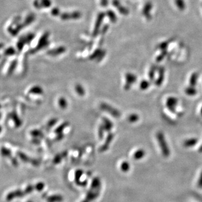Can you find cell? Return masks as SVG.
Returning a JSON list of instances; mask_svg holds the SVG:
<instances>
[{"label": "cell", "mask_w": 202, "mask_h": 202, "mask_svg": "<svg viewBox=\"0 0 202 202\" xmlns=\"http://www.w3.org/2000/svg\"><path fill=\"white\" fill-rule=\"evenodd\" d=\"M156 138L163 156L165 157H168L170 154V151L168 146L167 143L166 141L164 134L162 132L159 131L156 134Z\"/></svg>", "instance_id": "6da1fadb"}, {"label": "cell", "mask_w": 202, "mask_h": 202, "mask_svg": "<svg viewBox=\"0 0 202 202\" xmlns=\"http://www.w3.org/2000/svg\"><path fill=\"white\" fill-rule=\"evenodd\" d=\"M178 103V100L174 97H168L167 101L166 106L167 107L168 110H169L172 113H176V107Z\"/></svg>", "instance_id": "7a4b0ae2"}, {"label": "cell", "mask_w": 202, "mask_h": 202, "mask_svg": "<svg viewBox=\"0 0 202 202\" xmlns=\"http://www.w3.org/2000/svg\"><path fill=\"white\" fill-rule=\"evenodd\" d=\"M125 79L127 80V83L125 85V89L126 90H129L131 88V85L136 82L137 78L136 75H135L132 73L127 72L125 75Z\"/></svg>", "instance_id": "3957f363"}, {"label": "cell", "mask_w": 202, "mask_h": 202, "mask_svg": "<svg viewBox=\"0 0 202 202\" xmlns=\"http://www.w3.org/2000/svg\"><path fill=\"white\" fill-rule=\"evenodd\" d=\"M158 77L155 82V84L157 86H160L162 84L164 78V68L161 66L158 68Z\"/></svg>", "instance_id": "277c9868"}, {"label": "cell", "mask_w": 202, "mask_h": 202, "mask_svg": "<svg viewBox=\"0 0 202 202\" xmlns=\"http://www.w3.org/2000/svg\"><path fill=\"white\" fill-rule=\"evenodd\" d=\"M47 202H62L64 200L62 196L59 194L51 195L46 198Z\"/></svg>", "instance_id": "5b68a950"}, {"label": "cell", "mask_w": 202, "mask_h": 202, "mask_svg": "<svg viewBox=\"0 0 202 202\" xmlns=\"http://www.w3.org/2000/svg\"><path fill=\"white\" fill-rule=\"evenodd\" d=\"M198 142V139L196 138H190L185 140L183 142V145L185 147H192L196 145Z\"/></svg>", "instance_id": "8992f818"}, {"label": "cell", "mask_w": 202, "mask_h": 202, "mask_svg": "<svg viewBox=\"0 0 202 202\" xmlns=\"http://www.w3.org/2000/svg\"><path fill=\"white\" fill-rule=\"evenodd\" d=\"M145 156V151L142 149H139L134 153L133 158L134 159L136 160H139L142 159Z\"/></svg>", "instance_id": "52a82bcc"}, {"label": "cell", "mask_w": 202, "mask_h": 202, "mask_svg": "<svg viewBox=\"0 0 202 202\" xmlns=\"http://www.w3.org/2000/svg\"><path fill=\"white\" fill-rule=\"evenodd\" d=\"M101 188V180L98 178H94L92 180L90 185V189L95 190L97 189Z\"/></svg>", "instance_id": "ba28073f"}, {"label": "cell", "mask_w": 202, "mask_h": 202, "mask_svg": "<svg viewBox=\"0 0 202 202\" xmlns=\"http://www.w3.org/2000/svg\"><path fill=\"white\" fill-rule=\"evenodd\" d=\"M198 79V74L196 72H194L190 76L189 80V85L192 86H195L197 83V80Z\"/></svg>", "instance_id": "9c48e42d"}, {"label": "cell", "mask_w": 202, "mask_h": 202, "mask_svg": "<svg viewBox=\"0 0 202 202\" xmlns=\"http://www.w3.org/2000/svg\"><path fill=\"white\" fill-rule=\"evenodd\" d=\"M185 92L187 95L190 96H195L197 93V90L195 89L194 86H189L186 88L185 89Z\"/></svg>", "instance_id": "30bf717a"}, {"label": "cell", "mask_w": 202, "mask_h": 202, "mask_svg": "<svg viewBox=\"0 0 202 202\" xmlns=\"http://www.w3.org/2000/svg\"><path fill=\"white\" fill-rule=\"evenodd\" d=\"M157 70V68L156 66H155L154 65L152 66L151 68V69L148 72V77H149V80L152 82L153 81L154 79V76H155V73Z\"/></svg>", "instance_id": "8fae6325"}, {"label": "cell", "mask_w": 202, "mask_h": 202, "mask_svg": "<svg viewBox=\"0 0 202 202\" xmlns=\"http://www.w3.org/2000/svg\"><path fill=\"white\" fill-rule=\"evenodd\" d=\"M130 164L127 162V161H124L121 164L120 166V168L122 171L123 172H127L129 171L130 170Z\"/></svg>", "instance_id": "7c38bea8"}, {"label": "cell", "mask_w": 202, "mask_h": 202, "mask_svg": "<svg viewBox=\"0 0 202 202\" xmlns=\"http://www.w3.org/2000/svg\"><path fill=\"white\" fill-rule=\"evenodd\" d=\"M151 85V82L147 80H142L140 84V88L143 90L147 89Z\"/></svg>", "instance_id": "4fadbf2b"}, {"label": "cell", "mask_w": 202, "mask_h": 202, "mask_svg": "<svg viewBox=\"0 0 202 202\" xmlns=\"http://www.w3.org/2000/svg\"><path fill=\"white\" fill-rule=\"evenodd\" d=\"M127 119L130 123H135L139 119V117L137 114L134 113V114L130 115V116L128 117Z\"/></svg>", "instance_id": "5bb4252c"}, {"label": "cell", "mask_w": 202, "mask_h": 202, "mask_svg": "<svg viewBox=\"0 0 202 202\" xmlns=\"http://www.w3.org/2000/svg\"><path fill=\"white\" fill-rule=\"evenodd\" d=\"M45 184L43 182H38L35 185V190H36L38 192H42L43 189L45 188Z\"/></svg>", "instance_id": "9a60e30c"}, {"label": "cell", "mask_w": 202, "mask_h": 202, "mask_svg": "<svg viewBox=\"0 0 202 202\" xmlns=\"http://www.w3.org/2000/svg\"><path fill=\"white\" fill-rule=\"evenodd\" d=\"M83 174V171L82 170H78L75 172V182L80 181V178Z\"/></svg>", "instance_id": "2e32d148"}, {"label": "cell", "mask_w": 202, "mask_h": 202, "mask_svg": "<svg viewBox=\"0 0 202 202\" xmlns=\"http://www.w3.org/2000/svg\"><path fill=\"white\" fill-rule=\"evenodd\" d=\"M34 190H35V187L34 185H28L27 188L24 190V191L25 193L27 194H30L31 192H33Z\"/></svg>", "instance_id": "e0dca14e"}, {"label": "cell", "mask_w": 202, "mask_h": 202, "mask_svg": "<svg viewBox=\"0 0 202 202\" xmlns=\"http://www.w3.org/2000/svg\"><path fill=\"white\" fill-rule=\"evenodd\" d=\"M197 186H198L199 188L202 189V171L201 172V173L200 174V176L199 178Z\"/></svg>", "instance_id": "ac0fdd59"}, {"label": "cell", "mask_w": 202, "mask_h": 202, "mask_svg": "<svg viewBox=\"0 0 202 202\" xmlns=\"http://www.w3.org/2000/svg\"><path fill=\"white\" fill-rule=\"evenodd\" d=\"M87 183H88L87 180H84L83 182L79 181V182H76V185H79V186H85L87 185Z\"/></svg>", "instance_id": "d6986e66"}, {"label": "cell", "mask_w": 202, "mask_h": 202, "mask_svg": "<svg viewBox=\"0 0 202 202\" xmlns=\"http://www.w3.org/2000/svg\"><path fill=\"white\" fill-rule=\"evenodd\" d=\"M61 157L60 156H57L55 158V160H53V163L55 164H58L61 162Z\"/></svg>", "instance_id": "ffe728a7"}, {"label": "cell", "mask_w": 202, "mask_h": 202, "mask_svg": "<svg viewBox=\"0 0 202 202\" xmlns=\"http://www.w3.org/2000/svg\"><path fill=\"white\" fill-rule=\"evenodd\" d=\"M199 152H200V153H202V144L200 146L199 148Z\"/></svg>", "instance_id": "44dd1931"}, {"label": "cell", "mask_w": 202, "mask_h": 202, "mask_svg": "<svg viewBox=\"0 0 202 202\" xmlns=\"http://www.w3.org/2000/svg\"><path fill=\"white\" fill-rule=\"evenodd\" d=\"M82 202H89V201H88V200H87L86 199H84V200H83Z\"/></svg>", "instance_id": "7402d4cb"}, {"label": "cell", "mask_w": 202, "mask_h": 202, "mask_svg": "<svg viewBox=\"0 0 202 202\" xmlns=\"http://www.w3.org/2000/svg\"><path fill=\"white\" fill-rule=\"evenodd\" d=\"M200 114H201V115L202 116V107L201 109H200Z\"/></svg>", "instance_id": "603a6c76"}, {"label": "cell", "mask_w": 202, "mask_h": 202, "mask_svg": "<svg viewBox=\"0 0 202 202\" xmlns=\"http://www.w3.org/2000/svg\"><path fill=\"white\" fill-rule=\"evenodd\" d=\"M27 202H33L32 201H30V200H29V201H28Z\"/></svg>", "instance_id": "cb8c5ba5"}]
</instances>
